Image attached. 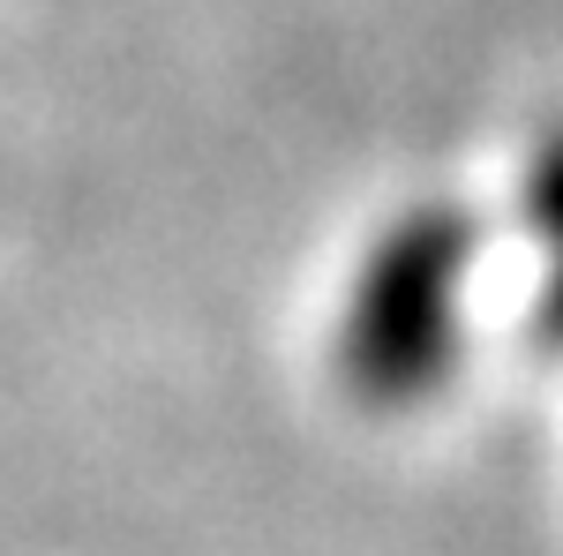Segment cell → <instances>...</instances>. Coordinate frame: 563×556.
<instances>
[{"label": "cell", "mask_w": 563, "mask_h": 556, "mask_svg": "<svg viewBox=\"0 0 563 556\" xmlns=\"http://www.w3.org/2000/svg\"><path fill=\"white\" fill-rule=\"evenodd\" d=\"M474 218L459 204H413L361 249L339 301V377L376 414H413L466 361Z\"/></svg>", "instance_id": "6da1fadb"}, {"label": "cell", "mask_w": 563, "mask_h": 556, "mask_svg": "<svg viewBox=\"0 0 563 556\" xmlns=\"http://www.w3.org/2000/svg\"><path fill=\"white\" fill-rule=\"evenodd\" d=\"M526 226H533V241H541V257H549V279H541V339L563 346V135L556 143H541V159L526 173Z\"/></svg>", "instance_id": "7a4b0ae2"}]
</instances>
